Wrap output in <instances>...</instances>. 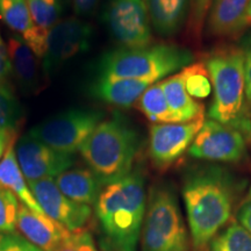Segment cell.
Returning a JSON list of instances; mask_svg holds the SVG:
<instances>
[{
	"label": "cell",
	"mask_w": 251,
	"mask_h": 251,
	"mask_svg": "<svg viewBox=\"0 0 251 251\" xmlns=\"http://www.w3.org/2000/svg\"><path fill=\"white\" fill-rule=\"evenodd\" d=\"M92 28L78 18L59 20L47 37L42 71L47 77L54 75L64 63L90 48Z\"/></svg>",
	"instance_id": "9"
},
{
	"label": "cell",
	"mask_w": 251,
	"mask_h": 251,
	"mask_svg": "<svg viewBox=\"0 0 251 251\" xmlns=\"http://www.w3.org/2000/svg\"><path fill=\"white\" fill-rule=\"evenodd\" d=\"M247 137L230 126L206 120L191 144L188 153L197 159L235 163L247 155Z\"/></svg>",
	"instance_id": "10"
},
{
	"label": "cell",
	"mask_w": 251,
	"mask_h": 251,
	"mask_svg": "<svg viewBox=\"0 0 251 251\" xmlns=\"http://www.w3.org/2000/svg\"><path fill=\"white\" fill-rule=\"evenodd\" d=\"M205 65L214 90L208 117L211 120L236 128L250 141L251 119L247 108L242 49L240 47L220 48L209 55Z\"/></svg>",
	"instance_id": "3"
},
{
	"label": "cell",
	"mask_w": 251,
	"mask_h": 251,
	"mask_svg": "<svg viewBox=\"0 0 251 251\" xmlns=\"http://www.w3.org/2000/svg\"><path fill=\"white\" fill-rule=\"evenodd\" d=\"M141 235L142 251H190L178 200L166 185L150 190Z\"/></svg>",
	"instance_id": "6"
},
{
	"label": "cell",
	"mask_w": 251,
	"mask_h": 251,
	"mask_svg": "<svg viewBox=\"0 0 251 251\" xmlns=\"http://www.w3.org/2000/svg\"><path fill=\"white\" fill-rule=\"evenodd\" d=\"M17 227L27 241L43 251H57L71 234L48 215L31 211L24 203L19 206Z\"/></svg>",
	"instance_id": "14"
},
{
	"label": "cell",
	"mask_w": 251,
	"mask_h": 251,
	"mask_svg": "<svg viewBox=\"0 0 251 251\" xmlns=\"http://www.w3.org/2000/svg\"><path fill=\"white\" fill-rule=\"evenodd\" d=\"M251 26V4L249 6V9H248L247 18H246V27Z\"/></svg>",
	"instance_id": "37"
},
{
	"label": "cell",
	"mask_w": 251,
	"mask_h": 251,
	"mask_svg": "<svg viewBox=\"0 0 251 251\" xmlns=\"http://www.w3.org/2000/svg\"><path fill=\"white\" fill-rule=\"evenodd\" d=\"M23 120L20 103L8 84L0 85V135L15 136Z\"/></svg>",
	"instance_id": "24"
},
{
	"label": "cell",
	"mask_w": 251,
	"mask_h": 251,
	"mask_svg": "<svg viewBox=\"0 0 251 251\" xmlns=\"http://www.w3.org/2000/svg\"><path fill=\"white\" fill-rule=\"evenodd\" d=\"M151 27L161 36H174L186 20L191 0H144Z\"/></svg>",
	"instance_id": "19"
},
{
	"label": "cell",
	"mask_w": 251,
	"mask_h": 251,
	"mask_svg": "<svg viewBox=\"0 0 251 251\" xmlns=\"http://www.w3.org/2000/svg\"><path fill=\"white\" fill-rule=\"evenodd\" d=\"M54 179L65 197L87 206H94L103 187L99 178L87 168H71Z\"/></svg>",
	"instance_id": "17"
},
{
	"label": "cell",
	"mask_w": 251,
	"mask_h": 251,
	"mask_svg": "<svg viewBox=\"0 0 251 251\" xmlns=\"http://www.w3.org/2000/svg\"><path fill=\"white\" fill-rule=\"evenodd\" d=\"M57 251H101L98 249L90 231L81 230L71 233L67 240L61 244Z\"/></svg>",
	"instance_id": "29"
},
{
	"label": "cell",
	"mask_w": 251,
	"mask_h": 251,
	"mask_svg": "<svg viewBox=\"0 0 251 251\" xmlns=\"http://www.w3.org/2000/svg\"><path fill=\"white\" fill-rule=\"evenodd\" d=\"M146 209V183L139 169L105 185L94 203L100 250L137 251Z\"/></svg>",
	"instance_id": "2"
},
{
	"label": "cell",
	"mask_w": 251,
	"mask_h": 251,
	"mask_svg": "<svg viewBox=\"0 0 251 251\" xmlns=\"http://www.w3.org/2000/svg\"><path fill=\"white\" fill-rule=\"evenodd\" d=\"M213 0H191L190 5V27L194 35H200L203 24L208 17Z\"/></svg>",
	"instance_id": "30"
},
{
	"label": "cell",
	"mask_w": 251,
	"mask_h": 251,
	"mask_svg": "<svg viewBox=\"0 0 251 251\" xmlns=\"http://www.w3.org/2000/svg\"><path fill=\"white\" fill-rule=\"evenodd\" d=\"M105 21L112 35L125 48H140L151 43V24L144 0H109Z\"/></svg>",
	"instance_id": "8"
},
{
	"label": "cell",
	"mask_w": 251,
	"mask_h": 251,
	"mask_svg": "<svg viewBox=\"0 0 251 251\" xmlns=\"http://www.w3.org/2000/svg\"><path fill=\"white\" fill-rule=\"evenodd\" d=\"M208 251H251V234L240 224H230L213 237Z\"/></svg>",
	"instance_id": "25"
},
{
	"label": "cell",
	"mask_w": 251,
	"mask_h": 251,
	"mask_svg": "<svg viewBox=\"0 0 251 251\" xmlns=\"http://www.w3.org/2000/svg\"><path fill=\"white\" fill-rule=\"evenodd\" d=\"M34 24L48 34L59 21L63 12V0H26Z\"/></svg>",
	"instance_id": "27"
},
{
	"label": "cell",
	"mask_w": 251,
	"mask_h": 251,
	"mask_svg": "<svg viewBox=\"0 0 251 251\" xmlns=\"http://www.w3.org/2000/svg\"><path fill=\"white\" fill-rule=\"evenodd\" d=\"M0 251H43L17 233H0Z\"/></svg>",
	"instance_id": "31"
},
{
	"label": "cell",
	"mask_w": 251,
	"mask_h": 251,
	"mask_svg": "<svg viewBox=\"0 0 251 251\" xmlns=\"http://www.w3.org/2000/svg\"><path fill=\"white\" fill-rule=\"evenodd\" d=\"M0 185L11 191L31 211L45 214V212L42 211L39 202L36 201L31 193L29 185L19 166L17 156H15L14 140L9 143L4 157L0 161Z\"/></svg>",
	"instance_id": "21"
},
{
	"label": "cell",
	"mask_w": 251,
	"mask_h": 251,
	"mask_svg": "<svg viewBox=\"0 0 251 251\" xmlns=\"http://www.w3.org/2000/svg\"><path fill=\"white\" fill-rule=\"evenodd\" d=\"M248 200H251V187H250L249 192H248V197H247V201H248Z\"/></svg>",
	"instance_id": "38"
},
{
	"label": "cell",
	"mask_w": 251,
	"mask_h": 251,
	"mask_svg": "<svg viewBox=\"0 0 251 251\" xmlns=\"http://www.w3.org/2000/svg\"><path fill=\"white\" fill-rule=\"evenodd\" d=\"M15 156L27 183L56 178L74 166L76 157L50 148L41 141L24 135L15 147Z\"/></svg>",
	"instance_id": "12"
},
{
	"label": "cell",
	"mask_w": 251,
	"mask_h": 251,
	"mask_svg": "<svg viewBox=\"0 0 251 251\" xmlns=\"http://www.w3.org/2000/svg\"><path fill=\"white\" fill-rule=\"evenodd\" d=\"M237 220L240 225L251 234V200L244 202V205L238 209Z\"/></svg>",
	"instance_id": "34"
},
{
	"label": "cell",
	"mask_w": 251,
	"mask_h": 251,
	"mask_svg": "<svg viewBox=\"0 0 251 251\" xmlns=\"http://www.w3.org/2000/svg\"><path fill=\"white\" fill-rule=\"evenodd\" d=\"M205 118L184 124H156L150 128L149 155L152 164L166 170L178 162L190 149Z\"/></svg>",
	"instance_id": "11"
},
{
	"label": "cell",
	"mask_w": 251,
	"mask_h": 251,
	"mask_svg": "<svg viewBox=\"0 0 251 251\" xmlns=\"http://www.w3.org/2000/svg\"><path fill=\"white\" fill-rule=\"evenodd\" d=\"M72 2L76 13L83 15L93 12L98 4V0H72Z\"/></svg>",
	"instance_id": "35"
},
{
	"label": "cell",
	"mask_w": 251,
	"mask_h": 251,
	"mask_svg": "<svg viewBox=\"0 0 251 251\" xmlns=\"http://www.w3.org/2000/svg\"><path fill=\"white\" fill-rule=\"evenodd\" d=\"M169 107L179 124L192 122L205 118L203 105L194 100L185 90L184 80L180 74H176L161 81Z\"/></svg>",
	"instance_id": "22"
},
{
	"label": "cell",
	"mask_w": 251,
	"mask_h": 251,
	"mask_svg": "<svg viewBox=\"0 0 251 251\" xmlns=\"http://www.w3.org/2000/svg\"><path fill=\"white\" fill-rule=\"evenodd\" d=\"M7 50L11 72L24 92H35L39 89V61L35 52L18 35L8 39Z\"/></svg>",
	"instance_id": "18"
},
{
	"label": "cell",
	"mask_w": 251,
	"mask_h": 251,
	"mask_svg": "<svg viewBox=\"0 0 251 251\" xmlns=\"http://www.w3.org/2000/svg\"><path fill=\"white\" fill-rule=\"evenodd\" d=\"M11 74V62H9L7 46L0 34V85L7 84V78Z\"/></svg>",
	"instance_id": "33"
},
{
	"label": "cell",
	"mask_w": 251,
	"mask_h": 251,
	"mask_svg": "<svg viewBox=\"0 0 251 251\" xmlns=\"http://www.w3.org/2000/svg\"><path fill=\"white\" fill-rule=\"evenodd\" d=\"M181 194L194 251L208 250L213 237L233 212L236 183L219 165H199L184 176Z\"/></svg>",
	"instance_id": "1"
},
{
	"label": "cell",
	"mask_w": 251,
	"mask_h": 251,
	"mask_svg": "<svg viewBox=\"0 0 251 251\" xmlns=\"http://www.w3.org/2000/svg\"><path fill=\"white\" fill-rule=\"evenodd\" d=\"M155 84L150 80L140 79H105L99 78L93 84V96L102 101L118 106L129 107L134 105L144 91Z\"/></svg>",
	"instance_id": "20"
},
{
	"label": "cell",
	"mask_w": 251,
	"mask_h": 251,
	"mask_svg": "<svg viewBox=\"0 0 251 251\" xmlns=\"http://www.w3.org/2000/svg\"><path fill=\"white\" fill-rule=\"evenodd\" d=\"M193 61L190 50L178 46L156 45L120 48L106 54L99 64V78L140 79L158 83Z\"/></svg>",
	"instance_id": "5"
},
{
	"label": "cell",
	"mask_w": 251,
	"mask_h": 251,
	"mask_svg": "<svg viewBox=\"0 0 251 251\" xmlns=\"http://www.w3.org/2000/svg\"><path fill=\"white\" fill-rule=\"evenodd\" d=\"M185 90L193 99H206L212 92V83L205 62L191 63L180 70Z\"/></svg>",
	"instance_id": "26"
},
{
	"label": "cell",
	"mask_w": 251,
	"mask_h": 251,
	"mask_svg": "<svg viewBox=\"0 0 251 251\" xmlns=\"http://www.w3.org/2000/svg\"><path fill=\"white\" fill-rule=\"evenodd\" d=\"M140 111L155 124H179L169 107L161 81L152 84L137 100Z\"/></svg>",
	"instance_id": "23"
},
{
	"label": "cell",
	"mask_w": 251,
	"mask_h": 251,
	"mask_svg": "<svg viewBox=\"0 0 251 251\" xmlns=\"http://www.w3.org/2000/svg\"><path fill=\"white\" fill-rule=\"evenodd\" d=\"M101 121V112L72 108L41 122L28 134L57 151L75 155Z\"/></svg>",
	"instance_id": "7"
},
{
	"label": "cell",
	"mask_w": 251,
	"mask_h": 251,
	"mask_svg": "<svg viewBox=\"0 0 251 251\" xmlns=\"http://www.w3.org/2000/svg\"><path fill=\"white\" fill-rule=\"evenodd\" d=\"M14 137L15 136H11V135H0V161L4 157L9 143L14 140Z\"/></svg>",
	"instance_id": "36"
},
{
	"label": "cell",
	"mask_w": 251,
	"mask_h": 251,
	"mask_svg": "<svg viewBox=\"0 0 251 251\" xmlns=\"http://www.w3.org/2000/svg\"><path fill=\"white\" fill-rule=\"evenodd\" d=\"M240 48L244 55V74H246V97L251 105V34L244 37Z\"/></svg>",
	"instance_id": "32"
},
{
	"label": "cell",
	"mask_w": 251,
	"mask_h": 251,
	"mask_svg": "<svg viewBox=\"0 0 251 251\" xmlns=\"http://www.w3.org/2000/svg\"><path fill=\"white\" fill-rule=\"evenodd\" d=\"M0 18L29 46L37 57H43L48 34L35 26L26 0H0Z\"/></svg>",
	"instance_id": "15"
},
{
	"label": "cell",
	"mask_w": 251,
	"mask_h": 251,
	"mask_svg": "<svg viewBox=\"0 0 251 251\" xmlns=\"http://www.w3.org/2000/svg\"><path fill=\"white\" fill-rule=\"evenodd\" d=\"M18 198L0 185V233H13L17 228Z\"/></svg>",
	"instance_id": "28"
},
{
	"label": "cell",
	"mask_w": 251,
	"mask_h": 251,
	"mask_svg": "<svg viewBox=\"0 0 251 251\" xmlns=\"http://www.w3.org/2000/svg\"><path fill=\"white\" fill-rule=\"evenodd\" d=\"M140 144L136 129L124 117L115 114L97 126L79 152L105 186L133 171Z\"/></svg>",
	"instance_id": "4"
},
{
	"label": "cell",
	"mask_w": 251,
	"mask_h": 251,
	"mask_svg": "<svg viewBox=\"0 0 251 251\" xmlns=\"http://www.w3.org/2000/svg\"><path fill=\"white\" fill-rule=\"evenodd\" d=\"M28 185L46 215L71 233L85 230L92 218L91 206L75 202L65 197L59 191L54 178L31 181Z\"/></svg>",
	"instance_id": "13"
},
{
	"label": "cell",
	"mask_w": 251,
	"mask_h": 251,
	"mask_svg": "<svg viewBox=\"0 0 251 251\" xmlns=\"http://www.w3.org/2000/svg\"><path fill=\"white\" fill-rule=\"evenodd\" d=\"M251 0H213L207 17V29L214 36H229L246 27Z\"/></svg>",
	"instance_id": "16"
}]
</instances>
